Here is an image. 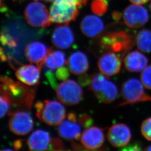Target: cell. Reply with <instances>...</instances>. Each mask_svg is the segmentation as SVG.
Returning <instances> with one entry per match:
<instances>
[{
    "label": "cell",
    "instance_id": "6da1fadb",
    "mask_svg": "<svg viewBox=\"0 0 151 151\" xmlns=\"http://www.w3.org/2000/svg\"><path fill=\"white\" fill-rule=\"evenodd\" d=\"M35 108L37 118L48 125H59L66 117V110L64 106L57 101H37Z\"/></svg>",
    "mask_w": 151,
    "mask_h": 151
},
{
    "label": "cell",
    "instance_id": "7a4b0ae2",
    "mask_svg": "<svg viewBox=\"0 0 151 151\" xmlns=\"http://www.w3.org/2000/svg\"><path fill=\"white\" fill-rule=\"evenodd\" d=\"M88 85V89L93 91L97 99L105 104L113 102L118 96L117 86L102 73H93L90 76Z\"/></svg>",
    "mask_w": 151,
    "mask_h": 151
},
{
    "label": "cell",
    "instance_id": "3957f363",
    "mask_svg": "<svg viewBox=\"0 0 151 151\" xmlns=\"http://www.w3.org/2000/svg\"><path fill=\"white\" fill-rule=\"evenodd\" d=\"M135 39L125 31L111 32L103 36L100 45L106 50L124 54L134 47Z\"/></svg>",
    "mask_w": 151,
    "mask_h": 151
},
{
    "label": "cell",
    "instance_id": "277c9868",
    "mask_svg": "<svg viewBox=\"0 0 151 151\" xmlns=\"http://www.w3.org/2000/svg\"><path fill=\"white\" fill-rule=\"evenodd\" d=\"M1 91L5 93L12 100V104L16 102L24 103L28 108H30L34 98L35 91L23 85L21 83L14 82L12 79L1 76Z\"/></svg>",
    "mask_w": 151,
    "mask_h": 151
},
{
    "label": "cell",
    "instance_id": "5b68a950",
    "mask_svg": "<svg viewBox=\"0 0 151 151\" xmlns=\"http://www.w3.org/2000/svg\"><path fill=\"white\" fill-rule=\"evenodd\" d=\"M144 86L137 79H129L121 85V94L122 102L120 106L140 102H151V96L146 93Z\"/></svg>",
    "mask_w": 151,
    "mask_h": 151
},
{
    "label": "cell",
    "instance_id": "8992f818",
    "mask_svg": "<svg viewBox=\"0 0 151 151\" xmlns=\"http://www.w3.org/2000/svg\"><path fill=\"white\" fill-rule=\"evenodd\" d=\"M24 16L27 23L34 27L45 28L52 23L47 7L39 1L29 4L24 9Z\"/></svg>",
    "mask_w": 151,
    "mask_h": 151
},
{
    "label": "cell",
    "instance_id": "52a82bcc",
    "mask_svg": "<svg viewBox=\"0 0 151 151\" xmlns=\"http://www.w3.org/2000/svg\"><path fill=\"white\" fill-rule=\"evenodd\" d=\"M56 92L59 100L68 106L77 105L81 101L83 96L80 85L73 80H65L60 83Z\"/></svg>",
    "mask_w": 151,
    "mask_h": 151
},
{
    "label": "cell",
    "instance_id": "ba28073f",
    "mask_svg": "<svg viewBox=\"0 0 151 151\" xmlns=\"http://www.w3.org/2000/svg\"><path fill=\"white\" fill-rule=\"evenodd\" d=\"M79 14L76 6L63 1L54 2L50 8V16L52 23L68 24L76 21Z\"/></svg>",
    "mask_w": 151,
    "mask_h": 151
},
{
    "label": "cell",
    "instance_id": "9c48e42d",
    "mask_svg": "<svg viewBox=\"0 0 151 151\" xmlns=\"http://www.w3.org/2000/svg\"><path fill=\"white\" fill-rule=\"evenodd\" d=\"M123 19L127 27L132 29H139L148 23L149 15L144 6L139 4H131L124 10Z\"/></svg>",
    "mask_w": 151,
    "mask_h": 151
},
{
    "label": "cell",
    "instance_id": "30bf717a",
    "mask_svg": "<svg viewBox=\"0 0 151 151\" xmlns=\"http://www.w3.org/2000/svg\"><path fill=\"white\" fill-rule=\"evenodd\" d=\"M9 128L12 133L17 135H25L33 127V119L29 113L24 111L9 112Z\"/></svg>",
    "mask_w": 151,
    "mask_h": 151
},
{
    "label": "cell",
    "instance_id": "8fae6325",
    "mask_svg": "<svg viewBox=\"0 0 151 151\" xmlns=\"http://www.w3.org/2000/svg\"><path fill=\"white\" fill-rule=\"evenodd\" d=\"M100 73L107 77L118 74L121 70L122 60L116 52L109 51L102 54L97 62Z\"/></svg>",
    "mask_w": 151,
    "mask_h": 151
},
{
    "label": "cell",
    "instance_id": "7c38bea8",
    "mask_svg": "<svg viewBox=\"0 0 151 151\" xmlns=\"http://www.w3.org/2000/svg\"><path fill=\"white\" fill-rule=\"evenodd\" d=\"M131 130L124 123H116L110 127L107 133V139L110 144L116 148H123L130 143Z\"/></svg>",
    "mask_w": 151,
    "mask_h": 151
},
{
    "label": "cell",
    "instance_id": "4fadbf2b",
    "mask_svg": "<svg viewBox=\"0 0 151 151\" xmlns=\"http://www.w3.org/2000/svg\"><path fill=\"white\" fill-rule=\"evenodd\" d=\"M57 132L61 137L67 140L80 139L81 129L77 123L76 116L74 113H70L68 114L67 119L59 125Z\"/></svg>",
    "mask_w": 151,
    "mask_h": 151
},
{
    "label": "cell",
    "instance_id": "5bb4252c",
    "mask_svg": "<svg viewBox=\"0 0 151 151\" xmlns=\"http://www.w3.org/2000/svg\"><path fill=\"white\" fill-rule=\"evenodd\" d=\"M50 50L42 42H33L29 43L26 47L25 56L30 63L36 65L41 70Z\"/></svg>",
    "mask_w": 151,
    "mask_h": 151
},
{
    "label": "cell",
    "instance_id": "9a60e30c",
    "mask_svg": "<svg viewBox=\"0 0 151 151\" xmlns=\"http://www.w3.org/2000/svg\"><path fill=\"white\" fill-rule=\"evenodd\" d=\"M80 139L83 146L87 150H97L104 144L105 135L102 129L88 127L84 130Z\"/></svg>",
    "mask_w": 151,
    "mask_h": 151
},
{
    "label": "cell",
    "instance_id": "2e32d148",
    "mask_svg": "<svg viewBox=\"0 0 151 151\" xmlns=\"http://www.w3.org/2000/svg\"><path fill=\"white\" fill-rule=\"evenodd\" d=\"M147 56L139 50L130 51L126 54L123 59L124 68L130 73L142 71L148 64Z\"/></svg>",
    "mask_w": 151,
    "mask_h": 151
},
{
    "label": "cell",
    "instance_id": "e0dca14e",
    "mask_svg": "<svg viewBox=\"0 0 151 151\" xmlns=\"http://www.w3.org/2000/svg\"><path fill=\"white\" fill-rule=\"evenodd\" d=\"M51 41L54 46L58 49H68L74 42V34L67 24L58 26L52 33Z\"/></svg>",
    "mask_w": 151,
    "mask_h": 151
},
{
    "label": "cell",
    "instance_id": "ac0fdd59",
    "mask_svg": "<svg viewBox=\"0 0 151 151\" xmlns=\"http://www.w3.org/2000/svg\"><path fill=\"white\" fill-rule=\"evenodd\" d=\"M104 22L99 17L93 15H88L82 20L80 29L82 33L89 38H95L104 31Z\"/></svg>",
    "mask_w": 151,
    "mask_h": 151
},
{
    "label": "cell",
    "instance_id": "d6986e66",
    "mask_svg": "<svg viewBox=\"0 0 151 151\" xmlns=\"http://www.w3.org/2000/svg\"><path fill=\"white\" fill-rule=\"evenodd\" d=\"M40 70L33 65H25L16 70L15 76L19 81L28 86L36 85L40 79Z\"/></svg>",
    "mask_w": 151,
    "mask_h": 151
},
{
    "label": "cell",
    "instance_id": "ffe728a7",
    "mask_svg": "<svg viewBox=\"0 0 151 151\" xmlns=\"http://www.w3.org/2000/svg\"><path fill=\"white\" fill-rule=\"evenodd\" d=\"M51 141L48 132L45 130H37L29 137L27 145L31 151H46L49 150Z\"/></svg>",
    "mask_w": 151,
    "mask_h": 151
},
{
    "label": "cell",
    "instance_id": "44dd1931",
    "mask_svg": "<svg viewBox=\"0 0 151 151\" xmlns=\"http://www.w3.org/2000/svg\"><path fill=\"white\" fill-rule=\"evenodd\" d=\"M69 71L75 75L84 74L88 70L89 63L87 55L81 51L73 53L67 61Z\"/></svg>",
    "mask_w": 151,
    "mask_h": 151
},
{
    "label": "cell",
    "instance_id": "7402d4cb",
    "mask_svg": "<svg viewBox=\"0 0 151 151\" xmlns=\"http://www.w3.org/2000/svg\"><path fill=\"white\" fill-rule=\"evenodd\" d=\"M45 64L50 70H55L67 64L65 55L60 50H53L50 49L46 57Z\"/></svg>",
    "mask_w": 151,
    "mask_h": 151
},
{
    "label": "cell",
    "instance_id": "603a6c76",
    "mask_svg": "<svg viewBox=\"0 0 151 151\" xmlns=\"http://www.w3.org/2000/svg\"><path fill=\"white\" fill-rule=\"evenodd\" d=\"M135 42L137 47L144 52H151V30L143 29L137 34Z\"/></svg>",
    "mask_w": 151,
    "mask_h": 151
},
{
    "label": "cell",
    "instance_id": "cb8c5ba5",
    "mask_svg": "<svg viewBox=\"0 0 151 151\" xmlns=\"http://www.w3.org/2000/svg\"><path fill=\"white\" fill-rule=\"evenodd\" d=\"M108 3L107 0H93L91 4V9L95 14L102 16L107 12Z\"/></svg>",
    "mask_w": 151,
    "mask_h": 151
},
{
    "label": "cell",
    "instance_id": "d4e9b609",
    "mask_svg": "<svg viewBox=\"0 0 151 151\" xmlns=\"http://www.w3.org/2000/svg\"><path fill=\"white\" fill-rule=\"evenodd\" d=\"M1 118L6 116L9 111L10 106L12 105V100L7 94L3 92H1Z\"/></svg>",
    "mask_w": 151,
    "mask_h": 151
},
{
    "label": "cell",
    "instance_id": "484cf974",
    "mask_svg": "<svg viewBox=\"0 0 151 151\" xmlns=\"http://www.w3.org/2000/svg\"><path fill=\"white\" fill-rule=\"evenodd\" d=\"M140 79L144 87L151 90V65L147 66L141 71Z\"/></svg>",
    "mask_w": 151,
    "mask_h": 151
},
{
    "label": "cell",
    "instance_id": "4316f807",
    "mask_svg": "<svg viewBox=\"0 0 151 151\" xmlns=\"http://www.w3.org/2000/svg\"><path fill=\"white\" fill-rule=\"evenodd\" d=\"M140 129L143 137L147 140L151 141V117L143 121Z\"/></svg>",
    "mask_w": 151,
    "mask_h": 151
},
{
    "label": "cell",
    "instance_id": "83f0119b",
    "mask_svg": "<svg viewBox=\"0 0 151 151\" xmlns=\"http://www.w3.org/2000/svg\"><path fill=\"white\" fill-rule=\"evenodd\" d=\"M1 41L4 46L7 45L10 47H15L16 46V40L9 34H7L5 30L1 31Z\"/></svg>",
    "mask_w": 151,
    "mask_h": 151
},
{
    "label": "cell",
    "instance_id": "f1b7e54d",
    "mask_svg": "<svg viewBox=\"0 0 151 151\" xmlns=\"http://www.w3.org/2000/svg\"><path fill=\"white\" fill-rule=\"evenodd\" d=\"M55 76L59 80H66L69 76V72L67 68L64 66L57 69Z\"/></svg>",
    "mask_w": 151,
    "mask_h": 151
},
{
    "label": "cell",
    "instance_id": "f546056e",
    "mask_svg": "<svg viewBox=\"0 0 151 151\" xmlns=\"http://www.w3.org/2000/svg\"><path fill=\"white\" fill-rule=\"evenodd\" d=\"M142 144L139 141H135L131 144L129 143L125 147L121 149L122 151H140L142 150Z\"/></svg>",
    "mask_w": 151,
    "mask_h": 151
},
{
    "label": "cell",
    "instance_id": "4dcf8cb0",
    "mask_svg": "<svg viewBox=\"0 0 151 151\" xmlns=\"http://www.w3.org/2000/svg\"><path fill=\"white\" fill-rule=\"evenodd\" d=\"M64 147L63 146L62 141L59 138H54L51 140L50 147L49 150H54V151H60L64 150Z\"/></svg>",
    "mask_w": 151,
    "mask_h": 151
},
{
    "label": "cell",
    "instance_id": "1f68e13d",
    "mask_svg": "<svg viewBox=\"0 0 151 151\" xmlns=\"http://www.w3.org/2000/svg\"><path fill=\"white\" fill-rule=\"evenodd\" d=\"M79 122L82 126L88 128L93 123V120L87 114H83L79 116Z\"/></svg>",
    "mask_w": 151,
    "mask_h": 151
},
{
    "label": "cell",
    "instance_id": "d6a6232c",
    "mask_svg": "<svg viewBox=\"0 0 151 151\" xmlns=\"http://www.w3.org/2000/svg\"><path fill=\"white\" fill-rule=\"evenodd\" d=\"M66 1L73 6H76L78 7H82L86 6L88 0H59Z\"/></svg>",
    "mask_w": 151,
    "mask_h": 151
},
{
    "label": "cell",
    "instance_id": "836d02e7",
    "mask_svg": "<svg viewBox=\"0 0 151 151\" xmlns=\"http://www.w3.org/2000/svg\"><path fill=\"white\" fill-rule=\"evenodd\" d=\"M46 76L53 88H56V81L55 79V75L50 70H47L46 72Z\"/></svg>",
    "mask_w": 151,
    "mask_h": 151
},
{
    "label": "cell",
    "instance_id": "e575fe53",
    "mask_svg": "<svg viewBox=\"0 0 151 151\" xmlns=\"http://www.w3.org/2000/svg\"><path fill=\"white\" fill-rule=\"evenodd\" d=\"M90 76L88 77L87 76H80L79 78V81L82 85L85 86L86 85H88L90 83Z\"/></svg>",
    "mask_w": 151,
    "mask_h": 151
},
{
    "label": "cell",
    "instance_id": "d590c367",
    "mask_svg": "<svg viewBox=\"0 0 151 151\" xmlns=\"http://www.w3.org/2000/svg\"><path fill=\"white\" fill-rule=\"evenodd\" d=\"M129 1L132 3H133V4L142 5V4H145L149 1H150V0H129Z\"/></svg>",
    "mask_w": 151,
    "mask_h": 151
},
{
    "label": "cell",
    "instance_id": "8d00e7d4",
    "mask_svg": "<svg viewBox=\"0 0 151 151\" xmlns=\"http://www.w3.org/2000/svg\"><path fill=\"white\" fill-rule=\"evenodd\" d=\"M22 146V143L21 140H18L15 141L14 143V147L16 150H19V149L21 148Z\"/></svg>",
    "mask_w": 151,
    "mask_h": 151
},
{
    "label": "cell",
    "instance_id": "74e56055",
    "mask_svg": "<svg viewBox=\"0 0 151 151\" xmlns=\"http://www.w3.org/2000/svg\"><path fill=\"white\" fill-rule=\"evenodd\" d=\"M121 13L119 12H117V11H114L113 12L112 16L113 18L115 20H119L120 18H121Z\"/></svg>",
    "mask_w": 151,
    "mask_h": 151
},
{
    "label": "cell",
    "instance_id": "f35d334b",
    "mask_svg": "<svg viewBox=\"0 0 151 151\" xmlns=\"http://www.w3.org/2000/svg\"><path fill=\"white\" fill-rule=\"evenodd\" d=\"M1 59L3 61H6V59H7L4 53H3L2 48H1Z\"/></svg>",
    "mask_w": 151,
    "mask_h": 151
},
{
    "label": "cell",
    "instance_id": "ab89813d",
    "mask_svg": "<svg viewBox=\"0 0 151 151\" xmlns=\"http://www.w3.org/2000/svg\"><path fill=\"white\" fill-rule=\"evenodd\" d=\"M145 151H151V145L148 146L146 147L144 149Z\"/></svg>",
    "mask_w": 151,
    "mask_h": 151
},
{
    "label": "cell",
    "instance_id": "60d3db41",
    "mask_svg": "<svg viewBox=\"0 0 151 151\" xmlns=\"http://www.w3.org/2000/svg\"><path fill=\"white\" fill-rule=\"evenodd\" d=\"M45 1H47V2H56V1H59V0H44Z\"/></svg>",
    "mask_w": 151,
    "mask_h": 151
},
{
    "label": "cell",
    "instance_id": "b9f144b4",
    "mask_svg": "<svg viewBox=\"0 0 151 151\" xmlns=\"http://www.w3.org/2000/svg\"><path fill=\"white\" fill-rule=\"evenodd\" d=\"M150 11H151V3H150Z\"/></svg>",
    "mask_w": 151,
    "mask_h": 151
}]
</instances>
